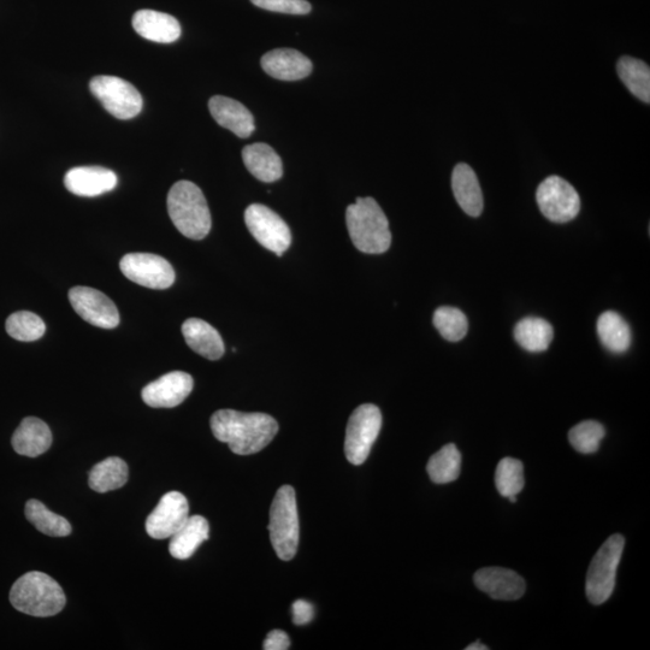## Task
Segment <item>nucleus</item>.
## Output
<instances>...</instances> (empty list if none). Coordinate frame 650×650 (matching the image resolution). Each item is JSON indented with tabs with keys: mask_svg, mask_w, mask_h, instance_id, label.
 <instances>
[{
	"mask_svg": "<svg viewBox=\"0 0 650 650\" xmlns=\"http://www.w3.org/2000/svg\"><path fill=\"white\" fill-rule=\"evenodd\" d=\"M210 424L216 439L238 455L263 451L279 433L275 418L265 413L220 410L212 415Z\"/></svg>",
	"mask_w": 650,
	"mask_h": 650,
	"instance_id": "nucleus-1",
	"label": "nucleus"
},
{
	"mask_svg": "<svg viewBox=\"0 0 650 650\" xmlns=\"http://www.w3.org/2000/svg\"><path fill=\"white\" fill-rule=\"evenodd\" d=\"M346 223L353 245L360 252L381 254L392 244L389 222L374 198H358L348 206Z\"/></svg>",
	"mask_w": 650,
	"mask_h": 650,
	"instance_id": "nucleus-2",
	"label": "nucleus"
},
{
	"mask_svg": "<svg viewBox=\"0 0 650 650\" xmlns=\"http://www.w3.org/2000/svg\"><path fill=\"white\" fill-rule=\"evenodd\" d=\"M168 212L177 230L188 239L203 240L211 230L205 195L195 183L179 181L168 194Z\"/></svg>",
	"mask_w": 650,
	"mask_h": 650,
	"instance_id": "nucleus-3",
	"label": "nucleus"
},
{
	"mask_svg": "<svg viewBox=\"0 0 650 650\" xmlns=\"http://www.w3.org/2000/svg\"><path fill=\"white\" fill-rule=\"evenodd\" d=\"M10 602L15 610L28 616L46 618L62 612L67 601L55 579L44 572L32 571L17 579L10 590Z\"/></svg>",
	"mask_w": 650,
	"mask_h": 650,
	"instance_id": "nucleus-4",
	"label": "nucleus"
},
{
	"mask_svg": "<svg viewBox=\"0 0 650 650\" xmlns=\"http://www.w3.org/2000/svg\"><path fill=\"white\" fill-rule=\"evenodd\" d=\"M269 533L274 551L283 561L292 560L299 546V516L295 490L283 486L270 508Z\"/></svg>",
	"mask_w": 650,
	"mask_h": 650,
	"instance_id": "nucleus-5",
	"label": "nucleus"
},
{
	"mask_svg": "<svg viewBox=\"0 0 650 650\" xmlns=\"http://www.w3.org/2000/svg\"><path fill=\"white\" fill-rule=\"evenodd\" d=\"M625 539L616 534L601 546L589 566L585 592L593 605H602L611 598L616 588L617 570L622 559Z\"/></svg>",
	"mask_w": 650,
	"mask_h": 650,
	"instance_id": "nucleus-6",
	"label": "nucleus"
},
{
	"mask_svg": "<svg viewBox=\"0 0 650 650\" xmlns=\"http://www.w3.org/2000/svg\"><path fill=\"white\" fill-rule=\"evenodd\" d=\"M382 428V413L372 404L360 405L348 421L345 453L353 465H362L368 459L372 446Z\"/></svg>",
	"mask_w": 650,
	"mask_h": 650,
	"instance_id": "nucleus-7",
	"label": "nucleus"
},
{
	"mask_svg": "<svg viewBox=\"0 0 650 650\" xmlns=\"http://www.w3.org/2000/svg\"><path fill=\"white\" fill-rule=\"evenodd\" d=\"M90 88L104 109L118 120H130L143 110V97L137 88L116 76H96Z\"/></svg>",
	"mask_w": 650,
	"mask_h": 650,
	"instance_id": "nucleus-8",
	"label": "nucleus"
},
{
	"mask_svg": "<svg viewBox=\"0 0 650 650\" xmlns=\"http://www.w3.org/2000/svg\"><path fill=\"white\" fill-rule=\"evenodd\" d=\"M537 205L542 215L554 223H567L581 211V198L571 183L559 176H549L536 192Z\"/></svg>",
	"mask_w": 650,
	"mask_h": 650,
	"instance_id": "nucleus-9",
	"label": "nucleus"
},
{
	"mask_svg": "<svg viewBox=\"0 0 650 650\" xmlns=\"http://www.w3.org/2000/svg\"><path fill=\"white\" fill-rule=\"evenodd\" d=\"M248 230L260 245L282 256L292 244L291 229L287 223L268 206L252 204L245 211Z\"/></svg>",
	"mask_w": 650,
	"mask_h": 650,
	"instance_id": "nucleus-10",
	"label": "nucleus"
},
{
	"mask_svg": "<svg viewBox=\"0 0 650 650\" xmlns=\"http://www.w3.org/2000/svg\"><path fill=\"white\" fill-rule=\"evenodd\" d=\"M122 274L137 285L167 289L174 285L175 271L167 259L152 253H129L121 259Z\"/></svg>",
	"mask_w": 650,
	"mask_h": 650,
	"instance_id": "nucleus-11",
	"label": "nucleus"
},
{
	"mask_svg": "<svg viewBox=\"0 0 650 650\" xmlns=\"http://www.w3.org/2000/svg\"><path fill=\"white\" fill-rule=\"evenodd\" d=\"M73 309L87 323L103 329H114L120 324V313L110 298L97 289L74 287L69 291Z\"/></svg>",
	"mask_w": 650,
	"mask_h": 650,
	"instance_id": "nucleus-12",
	"label": "nucleus"
},
{
	"mask_svg": "<svg viewBox=\"0 0 650 650\" xmlns=\"http://www.w3.org/2000/svg\"><path fill=\"white\" fill-rule=\"evenodd\" d=\"M189 517L186 496L179 492L165 494L146 520V531L152 539H170Z\"/></svg>",
	"mask_w": 650,
	"mask_h": 650,
	"instance_id": "nucleus-13",
	"label": "nucleus"
},
{
	"mask_svg": "<svg viewBox=\"0 0 650 650\" xmlns=\"http://www.w3.org/2000/svg\"><path fill=\"white\" fill-rule=\"evenodd\" d=\"M193 386L191 375L182 371H173L147 384L141 397L144 403L153 409H173L188 398Z\"/></svg>",
	"mask_w": 650,
	"mask_h": 650,
	"instance_id": "nucleus-14",
	"label": "nucleus"
},
{
	"mask_svg": "<svg viewBox=\"0 0 650 650\" xmlns=\"http://www.w3.org/2000/svg\"><path fill=\"white\" fill-rule=\"evenodd\" d=\"M474 581L481 592L495 600H518L527 589V584L517 572L504 567H484L475 573Z\"/></svg>",
	"mask_w": 650,
	"mask_h": 650,
	"instance_id": "nucleus-15",
	"label": "nucleus"
},
{
	"mask_svg": "<svg viewBox=\"0 0 650 650\" xmlns=\"http://www.w3.org/2000/svg\"><path fill=\"white\" fill-rule=\"evenodd\" d=\"M117 182L114 171L102 167L73 168L64 176V185L70 193L87 198L114 191Z\"/></svg>",
	"mask_w": 650,
	"mask_h": 650,
	"instance_id": "nucleus-16",
	"label": "nucleus"
},
{
	"mask_svg": "<svg viewBox=\"0 0 650 650\" xmlns=\"http://www.w3.org/2000/svg\"><path fill=\"white\" fill-rule=\"evenodd\" d=\"M262 68L271 78L281 81H298L312 72V63L303 53L292 49H277L265 53Z\"/></svg>",
	"mask_w": 650,
	"mask_h": 650,
	"instance_id": "nucleus-17",
	"label": "nucleus"
},
{
	"mask_svg": "<svg viewBox=\"0 0 650 650\" xmlns=\"http://www.w3.org/2000/svg\"><path fill=\"white\" fill-rule=\"evenodd\" d=\"M209 109L212 117L223 128L230 130L236 137L246 139L256 129L254 117L251 111L242 105L238 100L216 96L209 102Z\"/></svg>",
	"mask_w": 650,
	"mask_h": 650,
	"instance_id": "nucleus-18",
	"label": "nucleus"
},
{
	"mask_svg": "<svg viewBox=\"0 0 650 650\" xmlns=\"http://www.w3.org/2000/svg\"><path fill=\"white\" fill-rule=\"evenodd\" d=\"M133 28L140 37L159 44L175 43L181 37V26L175 17L153 10H140L133 16Z\"/></svg>",
	"mask_w": 650,
	"mask_h": 650,
	"instance_id": "nucleus-19",
	"label": "nucleus"
},
{
	"mask_svg": "<svg viewBox=\"0 0 650 650\" xmlns=\"http://www.w3.org/2000/svg\"><path fill=\"white\" fill-rule=\"evenodd\" d=\"M11 443L17 454L37 458L49 451L52 445V433L49 425L41 419L27 417L16 429Z\"/></svg>",
	"mask_w": 650,
	"mask_h": 650,
	"instance_id": "nucleus-20",
	"label": "nucleus"
},
{
	"mask_svg": "<svg viewBox=\"0 0 650 650\" xmlns=\"http://www.w3.org/2000/svg\"><path fill=\"white\" fill-rule=\"evenodd\" d=\"M452 189L455 199L466 215L481 216L484 206L482 189L478 177L470 165L460 163L454 168Z\"/></svg>",
	"mask_w": 650,
	"mask_h": 650,
	"instance_id": "nucleus-21",
	"label": "nucleus"
},
{
	"mask_svg": "<svg viewBox=\"0 0 650 650\" xmlns=\"http://www.w3.org/2000/svg\"><path fill=\"white\" fill-rule=\"evenodd\" d=\"M182 334L187 345L206 359H221L226 351L220 333L203 319H187L182 325Z\"/></svg>",
	"mask_w": 650,
	"mask_h": 650,
	"instance_id": "nucleus-22",
	"label": "nucleus"
},
{
	"mask_svg": "<svg viewBox=\"0 0 650 650\" xmlns=\"http://www.w3.org/2000/svg\"><path fill=\"white\" fill-rule=\"evenodd\" d=\"M208 520L202 516L188 517L186 523L170 537L171 557L186 560L192 557L203 542L209 540Z\"/></svg>",
	"mask_w": 650,
	"mask_h": 650,
	"instance_id": "nucleus-23",
	"label": "nucleus"
},
{
	"mask_svg": "<svg viewBox=\"0 0 650 650\" xmlns=\"http://www.w3.org/2000/svg\"><path fill=\"white\" fill-rule=\"evenodd\" d=\"M242 159L250 173L262 182H275L283 175L281 158L273 147L258 143L242 150Z\"/></svg>",
	"mask_w": 650,
	"mask_h": 650,
	"instance_id": "nucleus-24",
	"label": "nucleus"
},
{
	"mask_svg": "<svg viewBox=\"0 0 650 650\" xmlns=\"http://www.w3.org/2000/svg\"><path fill=\"white\" fill-rule=\"evenodd\" d=\"M554 338L552 324L539 317H527L518 322L514 328L517 344L531 353L548 350Z\"/></svg>",
	"mask_w": 650,
	"mask_h": 650,
	"instance_id": "nucleus-25",
	"label": "nucleus"
},
{
	"mask_svg": "<svg viewBox=\"0 0 650 650\" xmlns=\"http://www.w3.org/2000/svg\"><path fill=\"white\" fill-rule=\"evenodd\" d=\"M599 339L606 350L614 354H622L631 346L632 334L629 324L614 311H606L598 319Z\"/></svg>",
	"mask_w": 650,
	"mask_h": 650,
	"instance_id": "nucleus-26",
	"label": "nucleus"
},
{
	"mask_svg": "<svg viewBox=\"0 0 650 650\" xmlns=\"http://www.w3.org/2000/svg\"><path fill=\"white\" fill-rule=\"evenodd\" d=\"M127 481L128 465L117 457H111L98 463L88 477V484L97 493H108L120 489Z\"/></svg>",
	"mask_w": 650,
	"mask_h": 650,
	"instance_id": "nucleus-27",
	"label": "nucleus"
},
{
	"mask_svg": "<svg viewBox=\"0 0 650 650\" xmlns=\"http://www.w3.org/2000/svg\"><path fill=\"white\" fill-rule=\"evenodd\" d=\"M618 75L623 84L642 102L650 103V70L641 59L622 57L617 65Z\"/></svg>",
	"mask_w": 650,
	"mask_h": 650,
	"instance_id": "nucleus-28",
	"label": "nucleus"
},
{
	"mask_svg": "<svg viewBox=\"0 0 650 650\" xmlns=\"http://www.w3.org/2000/svg\"><path fill=\"white\" fill-rule=\"evenodd\" d=\"M427 470L430 480L434 483L457 481L462 472V454L454 443H449L430 458Z\"/></svg>",
	"mask_w": 650,
	"mask_h": 650,
	"instance_id": "nucleus-29",
	"label": "nucleus"
},
{
	"mask_svg": "<svg viewBox=\"0 0 650 650\" xmlns=\"http://www.w3.org/2000/svg\"><path fill=\"white\" fill-rule=\"evenodd\" d=\"M26 517L40 533L52 537H65L72 534V525L47 508L43 502L29 500L26 504Z\"/></svg>",
	"mask_w": 650,
	"mask_h": 650,
	"instance_id": "nucleus-30",
	"label": "nucleus"
},
{
	"mask_svg": "<svg viewBox=\"0 0 650 650\" xmlns=\"http://www.w3.org/2000/svg\"><path fill=\"white\" fill-rule=\"evenodd\" d=\"M433 322L442 338L449 342L462 341L468 334V318L457 307H439L434 313Z\"/></svg>",
	"mask_w": 650,
	"mask_h": 650,
	"instance_id": "nucleus-31",
	"label": "nucleus"
},
{
	"mask_svg": "<svg viewBox=\"0 0 650 650\" xmlns=\"http://www.w3.org/2000/svg\"><path fill=\"white\" fill-rule=\"evenodd\" d=\"M5 328H7V332L11 338L22 342L37 341L43 338L46 332V325L43 319L29 311L13 313L7 319Z\"/></svg>",
	"mask_w": 650,
	"mask_h": 650,
	"instance_id": "nucleus-32",
	"label": "nucleus"
},
{
	"mask_svg": "<svg viewBox=\"0 0 650 650\" xmlns=\"http://www.w3.org/2000/svg\"><path fill=\"white\" fill-rule=\"evenodd\" d=\"M495 484L498 492L504 498L517 496L525 484L524 466L518 459L504 458L496 468Z\"/></svg>",
	"mask_w": 650,
	"mask_h": 650,
	"instance_id": "nucleus-33",
	"label": "nucleus"
},
{
	"mask_svg": "<svg viewBox=\"0 0 650 650\" xmlns=\"http://www.w3.org/2000/svg\"><path fill=\"white\" fill-rule=\"evenodd\" d=\"M606 435L604 425L595 421L578 423L570 430L569 440L573 448L582 454L598 452L600 443Z\"/></svg>",
	"mask_w": 650,
	"mask_h": 650,
	"instance_id": "nucleus-34",
	"label": "nucleus"
},
{
	"mask_svg": "<svg viewBox=\"0 0 650 650\" xmlns=\"http://www.w3.org/2000/svg\"><path fill=\"white\" fill-rule=\"evenodd\" d=\"M257 8L289 15H307L311 4L306 0H251Z\"/></svg>",
	"mask_w": 650,
	"mask_h": 650,
	"instance_id": "nucleus-35",
	"label": "nucleus"
},
{
	"mask_svg": "<svg viewBox=\"0 0 650 650\" xmlns=\"http://www.w3.org/2000/svg\"><path fill=\"white\" fill-rule=\"evenodd\" d=\"M293 623L295 625L309 624L315 616V610L310 602L305 600L295 601L292 607Z\"/></svg>",
	"mask_w": 650,
	"mask_h": 650,
	"instance_id": "nucleus-36",
	"label": "nucleus"
},
{
	"mask_svg": "<svg viewBox=\"0 0 650 650\" xmlns=\"http://www.w3.org/2000/svg\"><path fill=\"white\" fill-rule=\"evenodd\" d=\"M291 647V641L285 631L273 630L265 638L263 649L265 650H287Z\"/></svg>",
	"mask_w": 650,
	"mask_h": 650,
	"instance_id": "nucleus-37",
	"label": "nucleus"
},
{
	"mask_svg": "<svg viewBox=\"0 0 650 650\" xmlns=\"http://www.w3.org/2000/svg\"><path fill=\"white\" fill-rule=\"evenodd\" d=\"M465 649L466 650H487L488 647L484 646V644L481 642H475L470 644V646L466 647Z\"/></svg>",
	"mask_w": 650,
	"mask_h": 650,
	"instance_id": "nucleus-38",
	"label": "nucleus"
}]
</instances>
